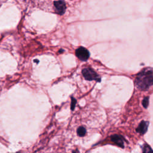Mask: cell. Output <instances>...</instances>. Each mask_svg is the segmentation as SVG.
I'll return each instance as SVG.
<instances>
[{"instance_id":"3","label":"cell","mask_w":153,"mask_h":153,"mask_svg":"<svg viewBox=\"0 0 153 153\" xmlns=\"http://www.w3.org/2000/svg\"><path fill=\"white\" fill-rule=\"evenodd\" d=\"M75 54L77 57L82 61L87 60L90 57L89 51L84 47H80L75 51Z\"/></svg>"},{"instance_id":"6","label":"cell","mask_w":153,"mask_h":153,"mask_svg":"<svg viewBox=\"0 0 153 153\" xmlns=\"http://www.w3.org/2000/svg\"><path fill=\"white\" fill-rule=\"evenodd\" d=\"M148 125H149V123L148 121H142L139 125V126L137 127L136 128V131L143 134H145L148 129Z\"/></svg>"},{"instance_id":"9","label":"cell","mask_w":153,"mask_h":153,"mask_svg":"<svg viewBox=\"0 0 153 153\" xmlns=\"http://www.w3.org/2000/svg\"><path fill=\"white\" fill-rule=\"evenodd\" d=\"M142 151H143V152H150V151H152V150L151 149V148L147 144H145V145H144V146H143V148H142Z\"/></svg>"},{"instance_id":"8","label":"cell","mask_w":153,"mask_h":153,"mask_svg":"<svg viewBox=\"0 0 153 153\" xmlns=\"http://www.w3.org/2000/svg\"><path fill=\"white\" fill-rule=\"evenodd\" d=\"M148 104H149V97H146L143 99V100L142 101V105H143L144 108H146L148 106Z\"/></svg>"},{"instance_id":"1","label":"cell","mask_w":153,"mask_h":153,"mask_svg":"<svg viewBox=\"0 0 153 153\" xmlns=\"http://www.w3.org/2000/svg\"><path fill=\"white\" fill-rule=\"evenodd\" d=\"M136 84L137 87L142 90H147L153 85V69H145L139 73L136 76Z\"/></svg>"},{"instance_id":"2","label":"cell","mask_w":153,"mask_h":153,"mask_svg":"<svg viewBox=\"0 0 153 153\" xmlns=\"http://www.w3.org/2000/svg\"><path fill=\"white\" fill-rule=\"evenodd\" d=\"M82 74L84 78L87 80H96L97 82L100 81V78H99L98 74L90 68H84L82 71Z\"/></svg>"},{"instance_id":"11","label":"cell","mask_w":153,"mask_h":153,"mask_svg":"<svg viewBox=\"0 0 153 153\" xmlns=\"http://www.w3.org/2000/svg\"><path fill=\"white\" fill-rule=\"evenodd\" d=\"M34 61H35V62H36V63H38L39 62V60H35Z\"/></svg>"},{"instance_id":"4","label":"cell","mask_w":153,"mask_h":153,"mask_svg":"<svg viewBox=\"0 0 153 153\" xmlns=\"http://www.w3.org/2000/svg\"><path fill=\"white\" fill-rule=\"evenodd\" d=\"M54 5L55 7L56 12L57 14L60 15H62L64 14L66 10V4L63 1L60 0L55 1L54 2Z\"/></svg>"},{"instance_id":"7","label":"cell","mask_w":153,"mask_h":153,"mask_svg":"<svg viewBox=\"0 0 153 153\" xmlns=\"http://www.w3.org/2000/svg\"><path fill=\"white\" fill-rule=\"evenodd\" d=\"M86 133V130L84 127H79L77 129V134L79 136H84Z\"/></svg>"},{"instance_id":"10","label":"cell","mask_w":153,"mask_h":153,"mask_svg":"<svg viewBox=\"0 0 153 153\" xmlns=\"http://www.w3.org/2000/svg\"><path fill=\"white\" fill-rule=\"evenodd\" d=\"M76 100L74 99V98H72V102H71V109L73 110L74 108H75V104H76Z\"/></svg>"},{"instance_id":"5","label":"cell","mask_w":153,"mask_h":153,"mask_svg":"<svg viewBox=\"0 0 153 153\" xmlns=\"http://www.w3.org/2000/svg\"><path fill=\"white\" fill-rule=\"evenodd\" d=\"M111 140L114 143H116L118 146L121 148H124V142L125 140L122 136L118 134H114L111 136Z\"/></svg>"}]
</instances>
